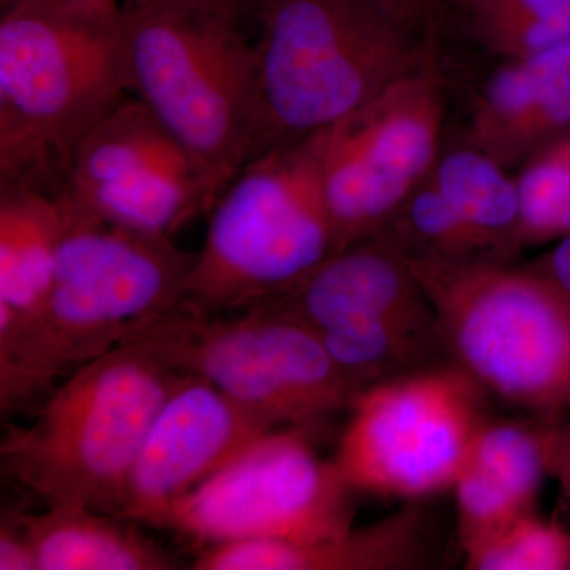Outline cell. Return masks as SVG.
I'll use <instances>...</instances> for the list:
<instances>
[{
  "label": "cell",
  "instance_id": "6da1fadb",
  "mask_svg": "<svg viewBox=\"0 0 570 570\" xmlns=\"http://www.w3.org/2000/svg\"><path fill=\"white\" fill-rule=\"evenodd\" d=\"M61 208L50 291L32 316L0 333L3 414L32 407L59 379L118 347L142 318L174 307L197 257L171 238Z\"/></svg>",
  "mask_w": 570,
  "mask_h": 570
},
{
  "label": "cell",
  "instance_id": "7a4b0ae2",
  "mask_svg": "<svg viewBox=\"0 0 570 570\" xmlns=\"http://www.w3.org/2000/svg\"><path fill=\"white\" fill-rule=\"evenodd\" d=\"M119 13L62 0L2 9L0 186L58 197L78 146L129 96Z\"/></svg>",
  "mask_w": 570,
  "mask_h": 570
},
{
  "label": "cell",
  "instance_id": "3957f363",
  "mask_svg": "<svg viewBox=\"0 0 570 570\" xmlns=\"http://www.w3.org/2000/svg\"><path fill=\"white\" fill-rule=\"evenodd\" d=\"M254 29L257 105L245 165L360 110L431 37L371 0H261Z\"/></svg>",
  "mask_w": 570,
  "mask_h": 570
},
{
  "label": "cell",
  "instance_id": "277c9868",
  "mask_svg": "<svg viewBox=\"0 0 570 570\" xmlns=\"http://www.w3.org/2000/svg\"><path fill=\"white\" fill-rule=\"evenodd\" d=\"M186 373L121 344L63 379L28 425H7L0 466L47 509L119 517L135 460Z\"/></svg>",
  "mask_w": 570,
  "mask_h": 570
},
{
  "label": "cell",
  "instance_id": "5b68a950",
  "mask_svg": "<svg viewBox=\"0 0 570 570\" xmlns=\"http://www.w3.org/2000/svg\"><path fill=\"white\" fill-rule=\"evenodd\" d=\"M119 21L130 94L190 154L219 197L245 165L253 134V28L174 0H126Z\"/></svg>",
  "mask_w": 570,
  "mask_h": 570
},
{
  "label": "cell",
  "instance_id": "8992f818",
  "mask_svg": "<svg viewBox=\"0 0 570 570\" xmlns=\"http://www.w3.org/2000/svg\"><path fill=\"white\" fill-rule=\"evenodd\" d=\"M449 362L491 397L557 426L570 414V294L527 265L407 258Z\"/></svg>",
  "mask_w": 570,
  "mask_h": 570
},
{
  "label": "cell",
  "instance_id": "52a82bcc",
  "mask_svg": "<svg viewBox=\"0 0 570 570\" xmlns=\"http://www.w3.org/2000/svg\"><path fill=\"white\" fill-rule=\"evenodd\" d=\"M176 305L235 313L283 294L337 253L316 134L250 160L209 209Z\"/></svg>",
  "mask_w": 570,
  "mask_h": 570
},
{
  "label": "cell",
  "instance_id": "ba28073f",
  "mask_svg": "<svg viewBox=\"0 0 570 570\" xmlns=\"http://www.w3.org/2000/svg\"><path fill=\"white\" fill-rule=\"evenodd\" d=\"M121 344L204 377L277 428L316 425L365 390L314 330L264 303L225 314L175 305L142 318Z\"/></svg>",
  "mask_w": 570,
  "mask_h": 570
},
{
  "label": "cell",
  "instance_id": "9c48e42d",
  "mask_svg": "<svg viewBox=\"0 0 570 570\" xmlns=\"http://www.w3.org/2000/svg\"><path fill=\"white\" fill-rule=\"evenodd\" d=\"M442 67L431 36L417 61L384 91L316 134L337 253L381 234L436 163L448 118Z\"/></svg>",
  "mask_w": 570,
  "mask_h": 570
},
{
  "label": "cell",
  "instance_id": "30bf717a",
  "mask_svg": "<svg viewBox=\"0 0 570 570\" xmlns=\"http://www.w3.org/2000/svg\"><path fill=\"white\" fill-rule=\"evenodd\" d=\"M490 397L452 362L377 382L348 409L333 461L355 493L409 502L444 493L493 415Z\"/></svg>",
  "mask_w": 570,
  "mask_h": 570
},
{
  "label": "cell",
  "instance_id": "8fae6325",
  "mask_svg": "<svg viewBox=\"0 0 570 570\" xmlns=\"http://www.w3.org/2000/svg\"><path fill=\"white\" fill-rule=\"evenodd\" d=\"M354 493L335 461L317 455L309 426L276 428L176 499L160 530L200 549L254 539L321 542L354 528Z\"/></svg>",
  "mask_w": 570,
  "mask_h": 570
},
{
  "label": "cell",
  "instance_id": "7c38bea8",
  "mask_svg": "<svg viewBox=\"0 0 570 570\" xmlns=\"http://www.w3.org/2000/svg\"><path fill=\"white\" fill-rule=\"evenodd\" d=\"M63 208L171 238L217 194L190 154L129 94L78 146L58 195Z\"/></svg>",
  "mask_w": 570,
  "mask_h": 570
},
{
  "label": "cell",
  "instance_id": "4fadbf2b",
  "mask_svg": "<svg viewBox=\"0 0 570 570\" xmlns=\"http://www.w3.org/2000/svg\"><path fill=\"white\" fill-rule=\"evenodd\" d=\"M276 428L204 377L186 374L149 426L119 519L160 528L176 499Z\"/></svg>",
  "mask_w": 570,
  "mask_h": 570
},
{
  "label": "cell",
  "instance_id": "5bb4252c",
  "mask_svg": "<svg viewBox=\"0 0 570 570\" xmlns=\"http://www.w3.org/2000/svg\"><path fill=\"white\" fill-rule=\"evenodd\" d=\"M569 126L570 40L502 59L472 99L464 141L513 170Z\"/></svg>",
  "mask_w": 570,
  "mask_h": 570
},
{
  "label": "cell",
  "instance_id": "9a60e30c",
  "mask_svg": "<svg viewBox=\"0 0 570 570\" xmlns=\"http://www.w3.org/2000/svg\"><path fill=\"white\" fill-rule=\"evenodd\" d=\"M549 431L550 425L531 417L487 420L453 487L464 554L538 512L550 475Z\"/></svg>",
  "mask_w": 570,
  "mask_h": 570
},
{
  "label": "cell",
  "instance_id": "2e32d148",
  "mask_svg": "<svg viewBox=\"0 0 570 570\" xmlns=\"http://www.w3.org/2000/svg\"><path fill=\"white\" fill-rule=\"evenodd\" d=\"M262 303L316 333L363 318L434 314L403 255L379 238L332 255L294 287Z\"/></svg>",
  "mask_w": 570,
  "mask_h": 570
},
{
  "label": "cell",
  "instance_id": "e0dca14e",
  "mask_svg": "<svg viewBox=\"0 0 570 570\" xmlns=\"http://www.w3.org/2000/svg\"><path fill=\"white\" fill-rule=\"evenodd\" d=\"M433 561L426 512L409 502L371 527L321 542L238 540L198 551L194 570H412Z\"/></svg>",
  "mask_w": 570,
  "mask_h": 570
},
{
  "label": "cell",
  "instance_id": "ac0fdd59",
  "mask_svg": "<svg viewBox=\"0 0 570 570\" xmlns=\"http://www.w3.org/2000/svg\"><path fill=\"white\" fill-rule=\"evenodd\" d=\"M62 235L56 195L0 186V333L39 309L50 291Z\"/></svg>",
  "mask_w": 570,
  "mask_h": 570
},
{
  "label": "cell",
  "instance_id": "d6986e66",
  "mask_svg": "<svg viewBox=\"0 0 570 570\" xmlns=\"http://www.w3.org/2000/svg\"><path fill=\"white\" fill-rule=\"evenodd\" d=\"M39 570H171L174 553L142 534L134 521L89 509L26 512Z\"/></svg>",
  "mask_w": 570,
  "mask_h": 570
},
{
  "label": "cell",
  "instance_id": "ffe728a7",
  "mask_svg": "<svg viewBox=\"0 0 570 570\" xmlns=\"http://www.w3.org/2000/svg\"><path fill=\"white\" fill-rule=\"evenodd\" d=\"M430 181L464 224L478 235L494 262L510 264L520 253V198L515 175L468 141L442 148Z\"/></svg>",
  "mask_w": 570,
  "mask_h": 570
},
{
  "label": "cell",
  "instance_id": "44dd1931",
  "mask_svg": "<svg viewBox=\"0 0 570 570\" xmlns=\"http://www.w3.org/2000/svg\"><path fill=\"white\" fill-rule=\"evenodd\" d=\"M317 336L333 362L365 389L449 362L434 314L363 318L332 326Z\"/></svg>",
  "mask_w": 570,
  "mask_h": 570
},
{
  "label": "cell",
  "instance_id": "7402d4cb",
  "mask_svg": "<svg viewBox=\"0 0 570 570\" xmlns=\"http://www.w3.org/2000/svg\"><path fill=\"white\" fill-rule=\"evenodd\" d=\"M464 9L475 40L502 59L570 40V0H471Z\"/></svg>",
  "mask_w": 570,
  "mask_h": 570
},
{
  "label": "cell",
  "instance_id": "603a6c76",
  "mask_svg": "<svg viewBox=\"0 0 570 570\" xmlns=\"http://www.w3.org/2000/svg\"><path fill=\"white\" fill-rule=\"evenodd\" d=\"M520 249L570 234V126L539 146L515 175Z\"/></svg>",
  "mask_w": 570,
  "mask_h": 570
},
{
  "label": "cell",
  "instance_id": "cb8c5ba5",
  "mask_svg": "<svg viewBox=\"0 0 570 570\" xmlns=\"http://www.w3.org/2000/svg\"><path fill=\"white\" fill-rule=\"evenodd\" d=\"M466 569L570 570V530L538 512L528 513L468 551Z\"/></svg>",
  "mask_w": 570,
  "mask_h": 570
},
{
  "label": "cell",
  "instance_id": "d4e9b609",
  "mask_svg": "<svg viewBox=\"0 0 570 570\" xmlns=\"http://www.w3.org/2000/svg\"><path fill=\"white\" fill-rule=\"evenodd\" d=\"M0 570H39L26 524V510L7 508L0 515Z\"/></svg>",
  "mask_w": 570,
  "mask_h": 570
},
{
  "label": "cell",
  "instance_id": "484cf974",
  "mask_svg": "<svg viewBox=\"0 0 570 570\" xmlns=\"http://www.w3.org/2000/svg\"><path fill=\"white\" fill-rule=\"evenodd\" d=\"M409 32L425 39L433 36L439 0H371Z\"/></svg>",
  "mask_w": 570,
  "mask_h": 570
},
{
  "label": "cell",
  "instance_id": "4316f807",
  "mask_svg": "<svg viewBox=\"0 0 570 570\" xmlns=\"http://www.w3.org/2000/svg\"><path fill=\"white\" fill-rule=\"evenodd\" d=\"M549 469L570 504V414L560 425L550 426Z\"/></svg>",
  "mask_w": 570,
  "mask_h": 570
},
{
  "label": "cell",
  "instance_id": "83f0119b",
  "mask_svg": "<svg viewBox=\"0 0 570 570\" xmlns=\"http://www.w3.org/2000/svg\"><path fill=\"white\" fill-rule=\"evenodd\" d=\"M524 265L549 277L570 294V234L554 242V246L546 254Z\"/></svg>",
  "mask_w": 570,
  "mask_h": 570
},
{
  "label": "cell",
  "instance_id": "f1b7e54d",
  "mask_svg": "<svg viewBox=\"0 0 570 570\" xmlns=\"http://www.w3.org/2000/svg\"><path fill=\"white\" fill-rule=\"evenodd\" d=\"M174 2L193 3L219 13L245 21L254 29L255 13H257L261 0H174Z\"/></svg>",
  "mask_w": 570,
  "mask_h": 570
},
{
  "label": "cell",
  "instance_id": "f546056e",
  "mask_svg": "<svg viewBox=\"0 0 570 570\" xmlns=\"http://www.w3.org/2000/svg\"><path fill=\"white\" fill-rule=\"evenodd\" d=\"M62 2L81 7V9L102 11V13H119L126 0H62Z\"/></svg>",
  "mask_w": 570,
  "mask_h": 570
},
{
  "label": "cell",
  "instance_id": "4dcf8cb0",
  "mask_svg": "<svg viewBox=\"0 0 570 570\" xmlns=\"http://www.w3.org/2000/svg\"><path fill=\"white\" fill-rule=\"evenodd\" d=\"M14 0H0V9H6V7L11 6Z\"/></svg>",
  "mask_w": 570,
  "mask_h": 570
}]
</instances>
